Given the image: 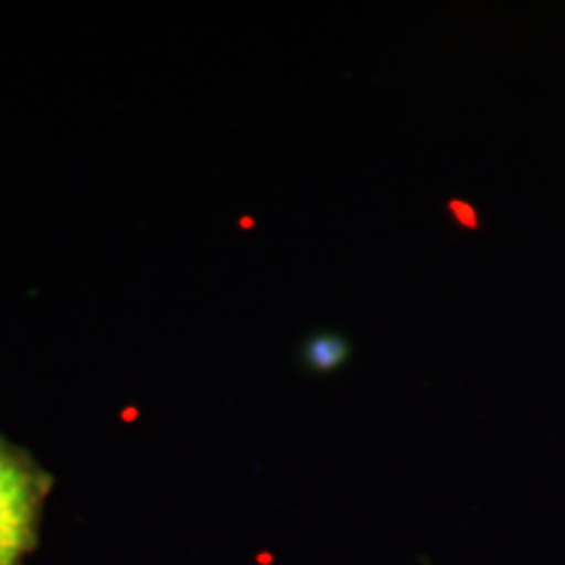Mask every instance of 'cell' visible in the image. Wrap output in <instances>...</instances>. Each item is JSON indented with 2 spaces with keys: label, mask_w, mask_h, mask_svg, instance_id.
Listing matches in <instances>:
<instances>
[{
  "label": "cell",
  "mask_w": 565,
  "mask_h": 565,
  "mask_svg": "<svg viewBox=\"0 0 565 565\" xmlns=\"http://www.w3.org/2000/svg\"><path fill=\"white\" fill-rule=\"evenodd\" d=\"M51 477L0 437V565H21L38 545Z\"/></svg>",
  "instance_id": "cell-1"
},
{
  "label": "cell",
  "mask_w": 565,
  "mask_h": 565,
  "mask_svg": "<svg viewBox=\"0 0 565 565\" xmlns=\"http://www.w3.org/2000/svg\"><path fill=\"white\" fill-rule=\"evenodd\" d=\"M349 359V343L333 333L315 335L303 345V364L315 372H333Z\"/></svg>",
  "instance_id": "cell-2"
}]
</instances>
